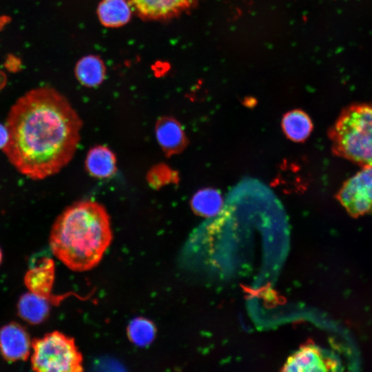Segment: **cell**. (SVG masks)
Masks as SVG:
<instances>
[{
  "label": "cell",
  "mask_w": 372,
  "mask_h": 372,
  "mask_svg": "<svg viewBox=\"0 0 372 372\" xmlns=\"http://www.w3.org/2000/svg\"><path fill=\"white\" fill-rule=\"evenodd\" d=\"M8 141L3 149L21 174L42 180L59 172L73 158L82 121L54 88L32 89L11 107L6 121Z\"/></svg>",
  "instance_id": "1"
},
{
  "label": "cell",
  "mask_w": 372,
  "mask_h": 372,
  "mask_svg": "<svg viewBox=\"0 0 372 372\" xmlns=\"http://www.w3.org/2000/svg\"><path fill=\"white\" fill-rule=\"evenodd\" d=\"M112 240L110 216L93 200L68 207L55 220L50 234L53 254L74 271H86L101 260Z\"/></svg>",
  "instance_id": "2"
},
{
  "label": "cell",
  "mask_w": 372,
  "mask_h": 372,
  "mask_svg": "<svg viewBox=\"0 0 372 372\" xmlns=\"http://www.w3.org/2000/svg\"><path fill=\"white\" fill-rule=\"evenodd\" d=\"M335 155L362 167H372V103L342 110L329 131Z\"/></svg>",
  "instance_id": "3"
},
{
  "label": "cell",
  "mask_w": 372,
  "mask_h": 372,
  "mask_svg": "<svg viewBox=\"0 0 372 372\" xmlns=\"http://www.w3.org/2000/svg\"><path fill=\"white\" fill-rule=\"evenodd\" d=\"M32 368L39 372H79L83 356L74 340L55 331L32 342Z\"/></svg>",
  "instance_id": "4"
},
{
  "label": "cell",
  "mask_w": 372,
  "mask_h": 372,
  "mask_svg": "<svg viewBox=\"0 0 372 372\" xmlns=\"http://www.w3.org/2000/svg\"><path fill=\"white\" fill-rule=\"evenodd\" d=\"M337 200L351 216L372 211V167H362L347 180L336 194Z\"/></svg>",
  "instance_id": "5"
},
{
  "label": "cell",
  "mask_w": 372,
  "mask_h": 372,
  "mask_svg": "<svg viewBox=\"0 0 372 372\" xmlns=\"http://www.w3.org/2000/svg\"><path fill=\"white\" fill-rule=\"evenodd\" d=\"M132 10L145 20L165 21L186 12L200 0H127Z\"/></svg>",
  "instance_id": "6"
},
{
  "label": "cell",
  "mask_w": 372,
  "mask_h": 372,
  "mask_svg": "<svg viewBox=\"0 0 372 372\" xmlns=\"http://www.w3.org/2000/svg\"><path fill=\"white\" fill-rule=\"evenodd\" d=\"M32 342L29 334L20 324L11 322L0 329V352L9 362L26 360Z\"/></svg>",
  "instance_id": "7"
},
{
  "label": "cell",
  "mask_w": 372,
  "mask_h": 372,
  "mask_svg": "<svg viewBox=\"0 0 372 372\" xmlns=\"http://www.w3.org/2000/svg\"><path fill=\"white\" fill-rule=\"evenodd\" d=\"M337 366V362L326 356L318 347L307 345L287 359L283 371L298 372L335 371Z\"/></svg>",
  "instance_id": "8"
},
{
  "label": "cell",
  "mask_w": 372,
  "mask_h": 372,
  "mask_svg": "<svg viewBox=\"0 0 372 372\" xmlns=\"http://www.w3.org/2000/svg\"><path fill=\"white\" fill-rule=\"evenodd\" d=\"M55 276L54 260L48 257L41 258L29 269L24 277V282L30 292L47 298L50 302L56 300L52 289Z\"/></svg>",
  "instance_id": "9"
},
{
  "label": "cell",
  "mask_w": 372,
  "mask_h": 372,
  "mask_svg": "<svg viewBox=\"0 0 372 372\" xmlns=\"http://www.w3.org/2000/svg\"><path fill=\"white\" fill-rule=\"evenodd\" d=\"M156 139L167 157L182 152L187 145V138L180 123L174 118H160L155 127Z\"/></svg>",
  "instance_id": "10"
},
{
  "label": "cell",
  "mask_w": 372,
  "mask_h": 372,
  "mask_svg": "<svg viewBox=\"0 0 372 372\" xmlns=\"http://www.w3.org/2000/svg\"><path fill=\"white\" fill-rule=\"evenodd\" d=\"M85 168L93 177L97 178L112 177L116 172L115 155L106 146H95L87 153Z\"/></svg>",
  "instance_id": "11"
},
{
  "label": "cell",
  "mask_w": 372,
  "mask_h": 372,
  "mask_svg": "<svg viewBox=\"0 0 372 372\" xmlns=\"http://www.w3.org/2000/svg\"><path fill=\"white\" fill-rule=\"evenodd\" d=\"M132 12L127 0H102L97 9L100 22L110 28L126 24L130 19Z\"/></svg>",
  "instance_id": "12"
},
{
  "label": "cell",
  "mask_w": 372,
  "mask_h": 372,
  "mask_svg": "<svg viewBox=\"0 0 372 372\" xmlns=\"http://www.w3.org/2000/svg\"><path fill=\"white\" fill-rule=\"evenodd\" d=\"M282 129L291 141L302 142L313 130V123L309 115L301 110L287 112L282 117Z\"/></svg>",
  "instance_id": "13"
},
{
  "label": "cell",
  "mask_w": 372,
  "mask_h": 372,
  "mask_svg": "<svg viewBox=\"0 0 372 372\" xmlns=\"http://www.w3.org/2000/svg\"><path fill=\"white\" fill-rule=\"evenodd\" d=\"M50 301L32 292L23 294L18 302V312L21 318L33 324L44 321L50 312Z\"/></svg>",
  "instance_id": "14"
},
{
  "label": "cell",
  "mask_w": 372,
  "mask_h": 372,
  "mask_svg": "<svg viewBox=\"0 0 372 372\" xmlns=\"http://www.w3.org/2000/svg\"><path fill=\"white\" fill-rule=\"evenodd\" d=\"M77 80L87 87L99 85L105 79V67L96 56L89 55L81 59L75 67Z\"/></svg>",
  "instance_id": "15"
},
{
  "label": "cell",
  "mask_w": 372,
  "mask_h": 372,
  "mask_svg": "<svg viewBox=\"0 0 372 372\" xmlns=\"http://www.w3.org/2000/svg\"><path fill=\"white\" fill-rule=\"evenodd\" d=\"M224 200L220 192L214 188L198 190L191 200L194 212L200 216L212 218L222 209Z\"/></svg>",
  "instance_id": "16"
},
{
  "label": "cell",
  "mask_w": 372,
  "mask_h": 372,
  "mask_svg": "<svg viewBox=\"0 0 372 372\" xmlns=\"http://www.w3.org/2000/svg\"><path fill=\"white\" fill-rule=\"evenodd\" d=\"M127 333L132 343L145 347L153 341L156 335V327L152 321L138 317L130 322L127 328Z\"/></svg>",
  "instance_id": "17"
},
{
  "label": "cell",
  "mask_w": 372,
  "mask_h": 372,
  "mask_svg": "<svg viewBox=\"0 0 372 372\" xmlns=\"http://www.w3.org/2000/svg\"><path fill=\"white\" fill-rule=\"evenodd\" d=\"M8 141V132L6 125L0 123V149L5 147Z\"/></svg>",
  "instance_id": "18"
},
{
  "label": "cell",
  "mask_w": 372,
  "mask_h": 372,
  "mask_svg": "<svg viewBox=\"0 0 372 372\" xmlns=\"http://www.w3.org/2000/svg\"><path fill=\"white\" fill-rule=\"evenodd\" d=\"M1 259H2V253H1V251L0 249V264H1Z\"/></svg>",
  "instance_id": "19"
}]
</instances>
